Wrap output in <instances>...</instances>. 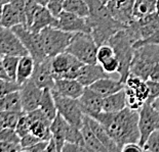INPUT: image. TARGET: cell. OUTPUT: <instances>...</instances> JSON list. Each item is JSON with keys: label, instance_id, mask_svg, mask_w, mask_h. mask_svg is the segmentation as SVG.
<instances>
[{"label": "cell", "instance_id": "obj_1", "mask_svg": "<svg viewBox=\"0 0 159 152\" xmlns=\"http://www.w3.org/2000/svg\"><path fill=\"white\" fill-rule=\"evenodd\" d=\"M93 117L105 127L120 151L125 144L140 141L139 110L126 106L117 112L102 111Z\"/></svg>", "mask_w": 159, "mask_h": 152}, {"label": "cell", "instance_id": "obj_2", "mask_svg": "<svg viewBox=\"0 0 159 152\" xmlns=\"http://www.w3.org/2000/svg\"><path fill=\"white\" fill-rule=\"evenodd\" d=\"M89 8V15L86 18L91 30L94 41L98 46L108 43L110 38L120 30L125 29L122 23L113 19L106 4L100 0H85Z\"/></svg>", "mask_w": 159, "mask_h": 152}, {"label": "cell", "instance_id": "obj_3", "mask_svg": "<svg viewBox=\"0 0 159 152\" xmlns=\"http://www.w3.org/2000/svg\"><path fill=\"white\" fill-rule=\"evenodd\" d=\"M134 40L126 30H120L110 38L108 44L112 46L115 56L119 61V80L125 85L127 78L129 77V66L134 53Z\"/></svg>", "mask_w": 159, "mask_h": 152}, {"label": "cell", "instance_id": "obj_4", "mask_svg": "<svg viewBox=\"0 0 159 152\" xmlns=\"http://www.w3.org/2000/svg\"><path fill=\"white\" fill-rule=\"evenodd\" d=\"M159 62V44H146L134 48L129 75L147 81L153 66Z\"/></svg>", "mask_w": 159, "mask_h": 152}, {"label": "cell", "instance_id": "obj_5", "mask_svg": "<svg viewBox=\"0 0 159 152\" xmlns=\"http://www.w3.org/2000/svg\"><path fill=\"white\" fill-rule=\"evenodd\" d=\"M98 44L90 33H74L72 40L66 51L83 62L84 65H94L97 61Z\"/></svg>", "mask_w": 159, "mask_h": 152}, {"label": "cell", "instance_id": "obj_6", "mask_svg": "<svg viewBox=\"0 0 159 152\" xmlns=\"http://www.w3.org/2000/svg\"><path fill=\"white\" fill-rule=\"evenodd\" d=\"M46 56L53 57L65 52L72 40L74 33H69L55 27H47L39 33Z\"/></svg>", "mask_w": 159, "mask_h": 152}, {"label": "cell", "instance_id": "obj_7", "mask_svg": "<svg viewBox=\"0 0 159 152\" xmlns=\"http://www.w3.org/2000/svg\"><path fill=\"white\" fill-rule=\"evenodd\" d=\"M50 131H52V138L57 143V152H62V148L65 142H72V143L84 145L80 129H77L76 127L69 124L60 113H57L55 119L52 120Z\"/></svg>", "mask_w": 159, "mask_h": 152}, {"label": "cell", "instance_id": "obj_8", "mask_svg": "<svg viewBox=\"0 0 159 152\" xmlns=\"http://www.w3.org/2000/svg\"><path fill=\"white\" fill-rule=\"evenodd\" d=\"M52 92L55 98L57 113H60L72 126L76 127L77 129H81L85 114L81 109L78 99L63 96L53 90H52Z\"/></svg>", "mask_w": 159, "mask_h": 152}, {"label": "cell", "instance_id": "obj_9", "mask_svg": "<svg viewBox=\"0 0 159 152\" xmlns=\"http://www.w3.org/2000/svg\"><path fill=\"white\" fill-rule=\"evenodd\" d=\"M12 31L19 37L23 45L26 47L29 55L34 59L35 63L41 62L46 58V54L43 47L41 37L39 33H34L28 27L22 25H16L12 28Z\"/></svg>", "mask_w": 159, "mask_h": 152}, {"label": "cell", "instance_id": "obj_10", "mask_svg": "<svg viewBox=\"0 0 159 152\" xmlns=\"http://www.w3.org/2000/svg\"><path fill=\"white\" fill-rule=\"evenodd\" d=\"M126 106L131 109L139 110L149 98V87L145 80L129 75L125 82Z\"/></svg>", "mask_w": 159, "mask_h": 152}, {"label": "cell", "instance_id": "obj_11", "mask_svg": "<svg viewBox=\"0 0 159 152\" xmlns=\"http://www.w3.org/2000/svg\"><path fill=\"white\" fill-rule=\"evenodd\" d=\"M159 126V112L152 106L150 101H146L139 109V130H140V141L142 147L146 143L149 136Z\"/></svg>", "mask_w": 159, "mask_h": 152}, {"label": "cell", "instance_id": "obj_12", "mask_svg": "<svg viewBox=\"0 0 159 152\" xmlns=\"http://www.w3.org/2000/svg\"><path fill=\"white\" fill-rule=\"evenodd\" d=\"M125 30L130 34L136 42L147 39L159 30V15L155 11L143 18L134 19Z\"/></svg>", "mask_w": 159, "mask_h": 152}, {"label": "cell", "instance_id": "obj_13", "mask_svg": "<svg viewBox=\"0 0 159 152\" xmlns=\"http://www.w3.org/2000/svg\"><path fill=\"white\" fill-rule=\"evenodd\" d=\"M0 53L2 55L24 56L29 54L22 41L12 29L0 26Z\"/></svg>", "mask_w": 159, "mask_h": 152}, {"label": "cell", "instance_id": "obj_14", "mask_svg": "<svg viewBox=\"0 0 159 152\" xmlns=\"http://www.w3.org/2000/svg\"><path fill=\"white\" fill-rule=\"evenodd\" d=\"M136 0H110L106 3L108 11L115 21L126 28L134 19V6Z\"/></svg>", "mask_w": 159, "mask_h": 152}, {"label": "cell", "instance_id": "obj_15", "mask_svg": "<svg viewBox=\"0 0 159 152\" xmlns=\"http://www.w3.org/2000/svg\"><path fill=\"white\" fill-rule=\"evenodd\" d=\"M57 18L56 28L69 33H91L90 27L86 21V18L74 15L72 12L63 11Z\"/></svg>", "mask_w": 159, "mask_h": 152}, {"label": "cell", "instance_id": "obj_16", "mask_svg": "<svg viewBox=\"0 0 159 152\" xmlns=\"http://www.w3.org/2000/svg\"><path fill=\"white\" fill-rule=\"evenodd\" d=\"M27 114H28L30 121H31L30 133L39 138L40 140L48 141L52 137V131H50L52 120L46 116V114L40 108L27 112Z\"/></svg>", "mask_w": 159, "mask_h": 152}, {"label": "cell", "instance_id": "obj_17", "mask_svg": "<svg viewBox=\"0 0 159 152\" xmlns=\"http://www.w3.org/2000/svg\"><path fill=\"white\" fill-rule=\"evenodd\" d=\"M31 80L41 89H53L55 87V76L52 66V57L47 56L41 62L35 63Z\"/></svg>", "mask_w": 159, "mask_h": 152}, {"label": "cell", "instance_id": "obj_18", "mask_svg": "<svg viewBox=\"0 0 159 152\" xmlns=\"http://www.w3.org/2000/svg\"><path fill=\"white\" fill-rule=\"evenodd\" d=\"M42 92L43 89L36 86L31 79L24 83L20 90L23 111L30 112V111L39 108Z\"/></svg>", "mask_w": 159, "mask_h": 152}, {"label": "cell", "instance_id": "obj_19", "mask_svg": "<svg viewBox=\"0 0 159 152\" xmlns=\"http://www.w3.org/2000/svg\"><path fill=\"white\" fill-rule=\"evenodd\" d=\"M78 101L83 113L86 116L93 117L103 111V97L89 87L84 88L82 95L78 98Z\"/></svg>", "mask_w": 159, "mask_h": 152}, {"label": "cell", "instance_id": "obj_20", "mask_svg": "<svg viewBox=\"0 0 159 152\" xmlns=\"http://www.w3.org/2000/svg\"><path fill=\"white\" fill-rule=\"evenodd\" d=\"M84 87L77 79H57L53 91L63 96L78 99L82 95Z\"/></svg>", "mask_w": 159, "mask_h": 152}, {"label": "cell", "instance_id": "obj_21", "mask_svg": "<svg viewBox=\"0 0 159 152\" xmlns=\"http://www.w3.org/2000/svg\"><path fill=\"white\" fill-rule=\"evenodd\" d=\"M84 120L86 121L87 125L90 127V129L93 130L94 135L98 137L102 144L106 147V149L108 152H118L120 151V149L118 148L116 143L113 141V139L111 138L109 133L107 132V130L105 129V127L99 120H97L94 117H91L89 116H84Z\"/></svg>", "mask_w": 159, "mask_h": 152}, {"label": "cell", "instance_id": "obj_22", "mask_svg": "<svg viewBox=\"0 0 159 152\" xmlns=\"http://www.w3.org/2000/svg\"><path fill=\"white\" fill-rule=\"evenodd\" d=\"M108 77H110L109 74L105 72L102 65L99 63H94V65H83L77 77V80L84 87H89L91 84L99 81L100 79Z\"/></svg>", "mask_w": 159, "mask_h": 152}, {"label": "cell", "instance_id": "obj_23", "mask_svg": "<svg viewBox=\"0 0 159 152\" xmlns=\"http://www.w3.org/2000/svg\"><path fill=\"white\" fill-rule=\"evenodd\" d=\"M57 23V18L52 15V12L48 11L46 6L40 5L39 8L37 9L34 18H33V22L29 29L34 33H40L43 29L47 28V27H55Z\"/></svg>", "mask_w": 159, "mask_h": 152}, {"label": "cell", "instance_id": "obj_24", "mask_svg": "<svg viewBox=\"0 0 159 152\" xmlns=\"http://www.w3.org/2000/svg\"><path fill=\"white\" fill-rule=\"evenodd\" d=\"M124 87L125 85L120 80H114L110 77L100 79L89 86L90 89L100 94L102 97H106L111 95V94L116 93L118 91L124 89Z\"/></svg>", "mask_w": 159, "mask_h": 152}, {"label": "cell", "instance_id": "obj_25", "mask_svg": "<svg viewBox=\"0 0 159 152\" xmlns=\"http://www.w3.org/2000/svg\"><path fill=\"white\" fill-rule=\"evenodd\" d=\"M76 57H74L67 51L52 57V66L55 79H60L72 66L73 63L76 61Z\"/></svg>", "mask_w": 159, "mask_h": 152}, {"label": "cell", "instance_id": "obj_26", "mask_svg": "<svg viewBox=\"0 0 159 152\" xmlns=\"http://www.w3.org/2000/svg\"><path fill=\"white\" fill-rule=\"evenodd\" d=\"M125 107H126V95L124 89L109 96L103 97V111L117 112Z\"/></svg>", "mask_w": 159, "mask_h": 152}, {"label": "cell", "instance_id": "obj_27", "mask_svg": "<svg viewBox=\"0 0 159 152\" xmlns=\"http://www.w3.org/2000/svg\"><path fill=\"white\" fill-rule=\"evenodd\" d=\"M35 67V61L29 54L20 57L18 69H16V81L20 85L31 79L33 70Z\"/></svg>", "mask_w": 159, "mask_h": 152}, {"label": "cell", "instance_id": "obj_28", "mask_svg": "<svg viewBox=\"0 0 159 152\" xmlns=\"http://www.w3.org/2000/svg\"><path fill=\"white\" fill-rule=\"evenodd\" d=\"M81 134H82L83 142L85 147L89 151H94V152H108L106 147L104 146L98 137L94 135L93 130L90 129V127L87 125V123L83 120V125L81 127Z\"/></svg>", "mask_w": 159, "mask_h": 152}, {"label": "cell", "instance_id": "obj_29", "mask_svg": "<svg viewBox=\"0 0 159 152\" xmlns=\"http://www.w3.org/2000/svg\"><path fill=\"white\" fill-rule=\"evenodd\" d=\"M0 111H23L20 91L0 97Z\"/></svg>", "mask_w": 159, "mask_h": 152}, {"label": "cell", "instance_id": "obj_30", "mask_svg": "<svg viewBox=\"0 0 159 152\" xmlns=\"http://www.w3.org/2000/svg\"><path fill=\"white\" fill-rule=\"evenodd\" d=\"M39 108L46 114L50 120H52L57 114V105L55 102V98H53L52 92L50 89H43L41 100H40Z\"/></svg>", "mask_w": 159, "mask_h": 152}, {"label": "cell", "instance_id": "obj_31", "mask_svg": "<svg viewBox=\"0 0 159 152\" xmlns=\"http://www.w3.org/2000/svg\"><path fill=\"white\" fill-rule=\"evenodd\" d=\"M21 23V18H20L18 11L12 7L11 3L3 5V11H2V19L0 26L4 28L12 29L13 27Z\"/></svg>", "mask_w": 159, "mask_h": 152}, {"label": "cell", "instance_id": "obj_32", "mask_svg": "<svg viewBox=\"0 0 159 152\" xmlns=\"http://www.w3.org/2000/svg\"><path fill=\"white\" fill-rule=\"evenodd\" d=\"M63 11L72 12L81 18H87L89 15V8L85 0H65Z\"/></svg>", "mask_w": 159, "mask_h": 152}, {"label": "cell", "instance_id": "obj_33", "mask_svg": "<svg viewBox=\"0 0 159 152\" xmlns=\"http://www.w3.org/2000/svg\"><path fill=\"white\" fill-rule=\"evenodd\" d=\"M157 0H136L134 6V18L140 19L156 11Z\"/></svg>", "mask_w": 159, "mask_h": 152}, {"label": "cell", "instance_id": "obj_34", "mask_svg": "<svg viewBox=\"0 0 159 152\" xmlns=\"http://www.w3.org/2000/svg\"><path fill=\"white\" fill-rule=\"evenodd\" d=\"M2 60H3V66H4L5 73L7 75L8 79L16 81V69H18L20 57L13 55H2Z\"/></svg>", "mask_w": 159, "mask_h": 152}, {"label": "cell", "instance_id": "obj_35", "mask_svg": "<svg viewBox=\"0 0 159 152\" xmlns=\"http://www.w3.org/2000/svg\"><path fill=\"white\" fill-rule=\"evenodd\" d=\"M21 87L22 85H20L16 81L0 78V97L4 96L8 93L15 92V91H20Z\"/></svg>", "mask_w": 159, "mask_h": 152}, {"label": "cell", "instance_id": "obj_36", "mask_svg": "<svg viewBox=\"0 0 159 152\" xmlns=\"http://www.w3.org/2000/svg\"><path fill=\"white\" fill-rule=\"evenodd\" d=\"M5 128L15 129L16 124L25 111H1Z\"/></svg>", "mask_w": 159, "mask_h": 152}, {"label": "cell", "instance_id": "obj_37", "mask_svg": "<svg viewBox=\"0 0 159 152\" xmlns=\"http://www.w3.org/2000/svg\"><path fill=\"white\" fill-rule=\"evenodd\" d=\"M25 1V15L27 21V27L31 26L37 9L39 8L40 4L36 0H24Z\"/></svg>", "mask_w": 159, "mask_h": 152}, {"label": "cell", "instance_id": "obj_38", "mask_svg": "<svg viewBox=\"0 0 159 152\" xmlns=\"http://www.w3.org/2000/svg\"><path fill=\"white\" fill-rule=\"evenodd\" d=\"M115 55L114 50L112 46L109 45L108 43L103 44L98 47V52H97V61L99 65H102L104 61H106L107 59H109L110 57Z\"/></svg>", "mask_w": 159, "mask_h": 152}, {"label": "cell", "instance_id": "obj_39", "mask_svg": "<svg viewBox=\"0 0 159 152\" xmlns=\"http://www.w3.org/2000/svg\"><path fill=\"white\" fill-rule=\"evenodd\" d=\"M144 151L159 152V128H157L150 136L143 146Z\"/></svg>", "mask_w": 159, "mask_h": 152}, {"label": "cell", "instance_id": "obj_40", "mask_svg": "<svg viewBox=\"0 0 159 152\" xmlns=\"http://www.w3.org/2000/svg\"><path fill=\"white\" fill-rule=\"evenodd\" d=\"M30 127H31V121H30V119L27 112H24L23 116L20 117L15 130L18 133L20 138H21L23 136H25L26 134L30 133Z\"/></svg>", "mask_w": 159, "mask_h": 152}, {"label": "cell", "instance_id": "obj_41", "mask_svg": "<svg viewBox=\"0 0 159 152\" xmlns=\"http://www.w3.org/2000/svg\"><path fill=\"white\" fill-rule=\"evenodd\" d=\"M20 136L16 132L15 129H11V128H5L0 131V141L4 142H12V143L20 144Z\"/></svg>", "mask_w": 159, "mask_h": 152}, {"label": "cell", "instance_id": "obj_42", "mask_svg": "<svg viewBox=\"0 0 159 152\" xmlns=\"http://www.w3.org/2000/svg\"><path fill=\"white\" fill-rule=\"evenodd\" d=\"M101 65H102L105 72L108 74L118 73V70H119V61H118V59L116 58L115 55L110 57L106 61H104Z\"/></svg>", "mask_w": 159, "mask_h": 152}, {"label": "cell", "instance_id": "obj_43", "mask_svg": "<svg viewBox=\"0 0 159 152\" xmlns=\"http://www.w3.org/2000/svg\"><path fill=\"white\" fill-rule=\"evenodd\" d=\"M11 4L12 7L18 11L20 18H21V23L27 27V21L25 15V1L24 0H11Z\"/></svg>", "mask_w": 159, "mask_h": 152}, {"label": "cell", "instance_id": "obj_44", "mask_svg": "<svg viewBox=\"0 0 159 152\" xmlns=\"http://www.w3.org/2000/svg\"><path fill=\"white\" fill-rule=\"evenodd\" d=\"M39 141H41V140H40L39 138H37L36 136H34L32 133L26 134L25 136L21 137V139H20V145H21V147H22V151L24 149H26V148H29L33 146L34 144L38 143Z\"/></svg>", "mask_w": 159, "mask_h": 152}, {"label": "cell", "instance_id": "obj_45", "mask_svg": "<svg viewBox=\"0 0 159 152\" xmlns=\"http://www.w3.org/2000/svg\"><path fill=\"white\" fill-rule=\"evenodd\" d=\"M65 0H48L46 7L55 16H57L63 11V6Z\"/></svg>", "mask_w": 159, "mask_h": 152}, {"label": "cell", "instance_id": "obj_46", "mask_svg": "<svg viewBox=\"0 0 159 152\" xmlns=\"http://www.w3.org/2000/svg\"><path fill=\"white\" fill-rule=\"evenodd\" d=\"M89 150L82 144L72 143V142H65L62 148V152H87Z\"/></svg>", "mask_w": 159, "mask_h": 152}, {"label": "cell", "instance_id": "obj_47", "mask_svg": "<svg viewBox=\"0 0 159 152\" xmlns=\"http://www.w3.org/2000/svg\"><path fill=\"white\" fill-rule=\"evenodd\" d=\"M147 85L149 87V98L148 101L152 102L155 98L159 96V82H155L152 80H147Z\"/></svg>", "mask_w": 159, "mask_h": 152}, {"label": "cell", "instance_id": "obj_48", "mask_svg": "<svg viewBox=\"0 0 159 152\" xmlns=\"http://www.w3.org/2000/svg\"><path fill=\"white\" fill-rule=\"evenodd\" d=\"M22 151L21 145L12 142L0 141V152H19Z\"/></svg>", "mask_w": 159, "mask_h": 152}, {"label": "cell", "instance_id": "obj_49", "mask_svg": "<svg viewBox=\"0 0 159 152\" xmlns=\"http://www.w3.org/2000/svg\"><path fill=\"white\" fill-rule=\"evenodd\" d=\"M47 143H48V141L41 140V141H39L38 143L34 144L33 146L24 149L23 151H26V152H44L46 149Z\"/></svg>", "mask_w": 159, "mask_h": 152}, {"label": "cell", "instance_id": "obj_50", "mask_svg": "<svg viewBox=\"0 0 159 152\" xmlns=\"http://www.w3.org/2000/svg\"><path fill=\"white\" fill-rule=\"evenodd\" d=\"M121 151L122 152H143L144 149L139 143H128L124 145Z\"/></svg>", "mask_w": 159, "mask_h": 152}, {"label": "cell", "instance_id": "obj_51", "mask_svg": "<svg viewBox=\"0 0 159 152\" xmlns=\"http://www.w3.org/2000/svg\"><path fill=\"white\" fill-rule=\"evenodd\" d=\"M148 80H152L155 81V82H159V62H157L156 65L153 66L150 75H149V79Z\"/></svg>", "mask_w": 159, "mask_h": 152}, {"label": "cell", "instance_id": "obj_52", "mask_svg": "<svg viewBox=\"0 0 159 152\" xmlns=\"http://www.w3.org/2000/svg\"><path fill=\"white\" fill-rule=\"evenodd\" d=\"M45 152H57V143H56V141H55V139H53L52 137L48 140V143H47Z\"/></svg>", "mask_w": 159, "mask_h": 152}, {"label": "cell", "instance_id": "obj_53", "mask_svg": "<svg viewBox=\"0 0 159 152\" xmlns=\"http://www.w3.org/2000/svg\"><path fill=\"white\" fill-rule=\"evenodd\" d=\"M0 78H3V79H8L7 75L5 73L4 66H3V60H2V54L0 53Z\"/></svg>", "mask_w": 159, "mask_h": 152}, {"label": "cell", "instance_id": "obj_54", "mask_svg": "<svg viewBox=\"0 0 159 152\" xmlns=\"http://www.w3.org/2000/svg\"><path fill=\"white\" fill-rule=\"evenodd\" d=\"M151 103H152V106H153L154 108L159 112V96L157 98H155V99L152 101Z\"/></svg>", "mask_w": 159, "mask_h": 152}, {"label": "cell", "instance_id": "obj_55", "mask_svg": "<svg viewBox=\"0 0 159 152\" xmlns=\"http://www.w3.org/2000/svg\"><path fill=\"white\" fill-rule=\"evenodd\" d=\"M5 129V126H4V120H3V116H2V112L0 111V131Z\"/></svg>", "mask_w": 159, "mask_h": 152}, {"label": "cell", "instance_id": "obj_56", "mask_svg": "<svg viewBox=\"0 0 159 152\" xmlns=\"http://www.w3.org/2000/svg\"><path fill=\"white\" fill-rule=\"evenodd\" d=\"M36 1L38 2L40 5H42V6H46L47 1H48V0H36Z\"/></svg>", "mask_w": 159, "mask_h": 152}, {"label": "cell", "instance_id": "obj_57", "mask_svg": "<svg viewBox=\"0 0 159 152\" xmlns=\"http://www.w3.org/2000/svg\"><path fill=\"white\" fill-rule=\"evenodd\" d=\"M11 2V0H0V4L1 5H4V4H7V3Z\"/></svg>", "mask_w": 159, "mask_h": 152}, {"label": "cell", "instance_id": "obj_58", "mask_svg": "<svg viewBox=\"0 0 159 152\" xmlns=\"http://www.w3.org/2000/svg\"><path fill=\"white\" fill-rule=\"evenodd\" d=\"M2 11H3V5L0 4V23H1V19H2Z\"/></svg>", "mask_w": 159, "mask_h": 152}, {"label": "cell", "instance_id": "obj_59", "mask_svg": "<svg viewBox=\"0 0 159 152\" xmlns=\"http://www.w3.org/2000/svg\"><path fill=\"white\" fill-rule=\"evenodd\" d=\"M156 11L159 15V0H157V4H156Z\"/></svg>", "mask_w": 159, "mask_h": 152}, {"label": "cell", "instance_id": "obj_60", "mask_svg": "<svg viewBox=\"0 0 159 152\" xmlns=\"http://www.w3.org/2000/svg\"><path fill=\"white\" fill-rule=\"evenodd\" d=\"M100 1H101V2H103L104 4H106V3H107L108 1H110V0H100Z\"/></svg>", "mask_w": 159, "mask_h": 152}, {"label": "cell", "instance_id": "obj_61", "mask_svg": "<svg viewBox=\"0 0 159 152\" xmlns=\"http://www.w3.org/2000/svg\"><path fill=\"white\" fill-rule=\"evenodd\" d=\"M158 128H159V126H158Z\"/></svg>", "mask_w": 159, "mask_h": 152}]
</instances>
